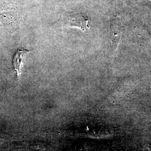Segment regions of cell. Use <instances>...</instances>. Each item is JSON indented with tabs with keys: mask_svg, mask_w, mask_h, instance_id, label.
I'll use <instances>...</instances> for the list:
<instances>
[{
	"mask_svg": "<svg viewBox=\"0 0 151 151\" xmlns=\"http://www.w3.org/2000/svg\"><path fill=\"white\" fill-rule=\"evenodd\" d=\"M30 52L27 49H19L16 52L13 58V65L14 70L16 72L17 77L19 79L22 73V68L23 67V62L25 59L26 55Z\"/></svg>",
	"mask_w": 151,
	"mask_h": 151,
	"instance_id": "2",
	"label": "cell"
},
{
	"mask_svg": "<svg viewBox=\"0 0 151 151\" xmlns=\"http://www.w3.org/2000/svg\"><path fill=\"white\" fill-rule=\"evenodd\" d=\"M148 148L149 150H150V151H151V145H149L148 146Z\"/></svg>",
	"mask_w": 151,
	"mask_h": 151,
	"instance_id": "3",
	"label": "cell"
},
{
	"mask_svg": "<svg viewBox=\"0 0 151 151\" xmlns=\"http://www.w3.org/2000/svg\"><path fill=\"white\" fill-rule=\"evenodd\" d=\"M89 19L82 14H71L65 19V25L69 27H77L82 31L89 29Z\"/></svg>",
	"mask_w": 151,
	"mask_h": 151,
	"instance_id": "1",
	"label": "cell"
}]
</instances>
